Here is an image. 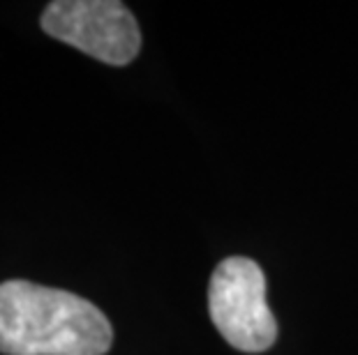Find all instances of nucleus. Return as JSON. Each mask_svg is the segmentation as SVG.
Masks as SVG:
<instances>
[{"mask_svg": "<svg viewBox=\"0 0 358 355\" xmlns=\"http://www.w3.org/2000/svg\"><path fill=\"white\" fill-rule=\"evenodd\" d=\"M111 344L109 319L77 293L24 279L0 284V353L104 355Z\"/></svg>", "mask_w": 358, "mask_h": 355, "instance_id": "nucleus-1", "label": "nucleus"}, {"mask_svg": "<svg viewBox=\"0 0 358 355\" xmlns=\"http://www.w3.org/2000/svg\"><path fill=\"white\" fill-rule=\"evenodd\" d=\"M210 319L234 349L268 351L278 339V321L266 302V277L248 256H231L215 268L208 286Z\"/></svg>", "mask_w": 358, "mask_h": 355, "instance_id": "nucleus-2", "label": "nucleus"}, {"mask_svg": "<svg viewBox=\"0 0 358 355\" xmlns=\"http://www.w3.org/2000/svg\"><path fill=\"white\" fill-rule=\"evenodd\" d=\"M42 30L116 67L132 63L141 51L134 14L118 0H56L42 14Z\"/></svg>", "mask_w": 358, "mask_h": 355, "instance_id": "nucleus-3", "label": "nucleus"}]
</instances>
